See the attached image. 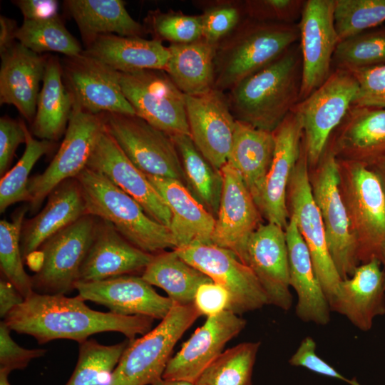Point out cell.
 Segmentation results:
<instances>
[{"instance_id": "cell-42", "label": "cell", "mask_w": 385, "mask_h": 385, "mask_svg": "<svg viewBox=\"0 0 385 385\" xmlns=\"http://www.w3.org/2000/svg\"><path fill=\"white\" fill-rule=\"evenodd\" d=\"M29 206L18 208L10 221H0V268L1 276L6 278L24 296L31 294V277L24 268L20 237L24 217Z\"/></svg>"}, {"instance_id": "cell-53", "label": "cell", "mask_w": 385, "mask_h": 385, "mask_svg": "<svg viewBox=\"0 0 385 385\" xmlns=\"http://www.w3.org/2000/svg\"><path fill=\"white\" fill-rule=\"evenodd\" d=\"M13 3L21 11L24 20L44 19L58 15V3L56 0H16Z\"/></svg>"}, {"instance_id": "cell-36", "label": "cell", "mask_w": 385, "mask_h": 385, "mask_svg": "<svg viewBox=\"0 0 385 385\" xmlns=\"http://www.w3.org/2000/svg\"><path fill=\"white\" fill-rule=\"evenodd\" d=\"M152 286L163 289L176 304H193L197 288L212 282L206 274L172 251H162L153 257L141 274Z\"/></svg>"}, {"instance_id": "cell-37", "label": "cell", "mask_w": 385, "mask_h": 385, "mask_svg": "<svg viewBox=\"0 0 385 385\" xmlns=\"http://www.w3.org/2000/svg\"><path fill=\"white\" fill-rule=\"evenodd\" d=\"M171 137L180 157L186 188L216 219L223 186L221 171L198 150L190 135H175Z\"/></svg>"}, {"instance_id": "cell-10", "label": "cell", "mask_w": 385, "mask_h": 385, "mask_svg": "<svg viewBox=\"0 0 385 385\" xmlns=\"http://www.w3.org/2000/svg\"><path fill=\"white\" fill-rule=\"evenodd\" d=\"M103 117L106 131L139 170L146 175L177 180L186 186L171 135L137 115L105 113Z\"/></svg>"}, {"instance_id": "cell-39", "label": "cell", "mask_w": 385, "mask_h": 385, "mask_svg": "<svg viewBox=\"0 0 385 385\" xmlns=\"http://www.w3.org/2000/svg\"><path fill=\"white\" fill-rule=\"evenodd\" d=\"M16 40L38 54L54 51L72 57L83 51L59 15L44 19L24 20L16 31Z\"/></svg>"}, {"instance_id": "cell-49", "label": "cell", "mask_w": 385, "mask_h": 385, "mask_svg": "<svg viewBox=\"0 0 385 385\" xmlns=\"http://www.w3.org/2000/svg\"><path fill=\"white\" fill-rule=\"evenodd\" d=\"M4 321L0 322V371L11 373L14 370L24 369L31 360L43 356V349H29L20 346L11 338Z\"/></svg>"}, {"instance_id": "cell-11", "label": "cell", "mask_w": 385, "mask_h": 385, "mask_svg": "<svg viewBox=\"0 0 385 385\" xmlns=\"http://www.w3.org/2000/svg\"><path fill=\"white\" fill-rule=\"evenodd\" d=\"M309 183L324 224L329 250L342 279L350 277L360 265L355 241L338 184L337 159L327 146L315 168L309 170Z\"/></svg>"}, {"instance_id": "cell-35", "label": "cell", "mask_w": 385, "mask_h": 385, "mask_svg": "<svg viewBox=\"0 0 385 385\" xmlns=\"http://www.w3.org/2000/svg\"><path fill=\"white\" fill-rule=\"evenodd\" d=\"M42 83L31 133L41 140L54 142L65 134L73 103L64 84L58 57H48Z\"/></svg>"}, {"instance_id": "cell-47", "label": "cell", "mask_w": 385, "mask_h": 385, "mask_svg": "<svg viewBox=\"0 0 385 385\" xmlns=\"http://www.w3.org/2000/svg\"><path fill=\"white\" fill-rule=\"evenodd\" d=\"M305 1L301 0H249L243 1L247 18L282 24H294L301 16Z\"/></svg>"}, {"instance_id": "cell-56", "label": "cell", "mask_w": 385, "mask_h": 385, "mask_svg": "<svg viewBox=\"0 0 385 385\" xmlns=\"http://www.w3.org/2000/svg\"><path fill=\"white\" fill-rule=\"evenodd\" d=\"M369 168L379 179L385 195V155L374 162Z\"/></svg>"}, {"instance_id": "cell-48", "label": "cell", "mask_w": 385, "mask_h": 385, "mask_svg": "<svg viewBox=\"0 0 385 385\" xmlns=\"http://www.w3.org/2000/svg\"><path fill=\"white\" fill-rule=\"evenodd\" d=\"M358 83L354 106L385 108V65L350 71Z\"/></svg>"}, {"instance_id": "cell-27", "label": "cell", "mask_w": 385, "mask_h": 385, "mask_svg": "<svg viewBox=\"0 0 385 385\" xmlns=\"http://www.w3.org/2000/svg\"><path fill=\"white\" fill-rule=\"evenodd\" d=\"M327 146L337 160L370 166L385 155V108L352 106Z\"/></svg>"}, {"instance_id": "cell-30", "label": "cell", "mask_w": 385, "mask_h": 385, "mask_svg": "<svg viewBox=\"0 0 385 385\" xmlns=\"http://www.w3.org/2000/svg\"><path fill=\"white\" fill-rule=\"evenodd\" d=\"M145 175L171 212L170 230L175 240V249L196 243L212 244L215 217L186 186L175 179Z\"/></svg>"}, {"instance_id": "cell-45", "label": "cell", "mask_w": 385, "mask_h": 385, "mask_svg": "<svg viewBox=\"0 0 385 385\" xmlns=\"http://www.w3.org/2000/svg\"><path fill=\"white\" fill-rule=\"evenodd\" d=\"M146 33L153 39L171 43H187L202 38L200 15H188L181 11H150L144 20Z\"/></svg>"}, {"instance_id": "cell-19", "label": "cell", "mask_w": 385, "mask_h": 385, "mask_svg": "<svg viewBox=\"0 0 385 385\" xmlns=\"http://www.w3.org/2000/svg\"><path fill=\"white\" fill-rule=\"evenodd\" d=\"M87 168L103 174L136 200L151 218L170 229L172 214L165 200L106 129L97 140Z\"/></svg>"}, {"instance_id": "cell-9", "label": "cell", "mask_w": 385, "mask_h": 385, "mask_svg": "<svg viewBox=\"0 0 385 385\" xmlns=\"http://www.w3.org/2000/svg\"><path fill=\"white\" fill-rule=\"evenodd\" d=\"M98 218L86 214L39 247L40 261L31 276L41 294H67L76 289L81 267L91 247Z\"/></svg>"}, {"instance_id": "cell-22", "label": "cell", "mask_w": 385, "mask_h": 385, "mask_svg": "<svg viewBox=\"0 0 385 385\" xmlns=\"http://www.w3.org/2000/svg\"><path fill=\"white\" fill-rule=\"evenodd\" d=\"M76 289L85 301L105 306L123 316H143L163 319L175 303L159 294L142 277L122 275L103 280L77 282Z\"/></svg>"}, {"instance_id": "cell-3", "label": "cell", "mask_w": 385, "mask_h": 385, "mask_svg": "<svg viewBox=\"0 0 385 385\" xmlns=\"http://www.w3.org/2000/svg\"><path fill=\"white\" fill-rule=\"evenodd\" d=\"M299 39L298 24L246 17L217 45L214 88L229 91L240 81L273 62Z\"/></svg>"}, {"instance_id": "cell-40", "label": "cell", "mask_w": 385, "mask_h": 385, "mask_svg": "<svg viewBox=\"0 0 385 385\" xmlns=\"http://www.w3.org/2000/svg\"><path fill=\"white\" fill-rule=\"evenodd\" d=\"M129 340L104 345L96 339L79 344L76 367L65 385H103L118 364Z\"/></svg>"}, {"instance_id": "cell-17", "label": "cell", "mask_w": 385, "mask_h": 385, "mask_svg": "<svg viewBox=\"0 0 385 385\" xmlns=\"http://www.w3.org/2000/svg\"><path fill=\"white\" fill-rule=\"evenodd\" d=\"M185 96L190 137L203 156L217 170L227 162L236 124L227 93L213 88Z\"/></svg>"}, {"instance_id": "cell-38", "label": "cell", "mask_w": 385, "mask_h": 385, "mask_svg": "<svg viewBox=\"0 0 385 385\" xmlns=\"http://www.w3.org/2000/svg\"><path fill=\"white\" fill-rule=\"evenodd\" d=\"M260 342L240 343L223 351L200 375L195 385H252Z\"/></svg>"}, {"instance_id": "cell-12", "label": "cell", "mask_w": 385, "mask_h": 385, "mask_svg": "<svg viewBox=\"0 0 385 385\" xmlns=\"http://www.w3.org/2000/svg\"><path fill=\"white\" fill-rule=\"evenodd\" d=\"M123 95L135 115L170 135H190L185 96L163 70L119 72Z\"/></svg>"}, {"instance_id": "cell-44", "label": "cell", "mask_w": 385, "mask_h": 385, "mask_svg": "<svg viewBox=\"0 0 385 385\" xmlns=\"http://www.w3.org/2000/svg\"><path fill=\"white\" fill-rule=\"evenodd\" d=\"M334 19L341 41L385 22V0H335Z\"/></svg>"}, {"instance_id": "cell-60", "label": "cell", "mask_w": 385, "mask_h": 385, "mask_svg": "<svg viewBox=\"0 0 385 385\" xmlns=\"http://www.w3.org/2000/svg\"><path fill=\"white\" fill-rule=\"evenodd\" d=\"M348 384H350V385H361V384H359V383L357 381V380H356V378H353V379H349Z\"/></svg>"}, {"instance_id": "cell-41", "label": "cell", "mask_w": 385, "mask_h": 385, "mask_svg": "<svg viewBox=\"0 0 385 385\" xmlns=\"http://www.w3.org/2000/svg\"><path fill=\"white\" fill-rule=\"evenodd\" d=\"M26 133V148L24 152L16 163L0 180V212L3 213L9 206L19 202L30 200L28 183L30 173L41 156L52 150L54 142L48 140H37L24 126Z\"/></svg>"}, {"instance_id": "cell-29", "label": "cell", "mask_w": 385, "mask_h": 385, "mask_svg": "<svg viewBox=\"0 0 385 385\" xmlns=\"http://www.w3.org/2000/svg\"><path fill=\"white\" fill-rule=\"evenodd\" d=\"M285 234L289 282L297 295L296 315L303 322L326 325L330 320L329 302L317 276L309 250L291 215Z\"/></svg>"}, {"instance_id": "cell-6", "label": "cell", "mask_w": 385, "mask_h": 385, "mask_svg": "<svg viewBox=\"0 0 385 385\" xmlns=\"http://www.w3.org/2000/svg\"><path fill=\"white\" fill-rule=\"evenodd\" d=\"M200 317L193 304H175L157 327L129 340L103 385H150L163 378L175 345Z\"/></svg>"}, {"instance_id": "cell-25", "label": "cell", "mask_w": 385, "mask_h": 385, "mask_svg": "<svg viewBox=\"0 0 385 385\" xmlns=\"http://www.w3.org/2000/svg\"><path fill=\"white\" fill-rule=\"evenodd\" d=\"M152 257L153 255L130 243L111 224L98 218L78 282H95L138 272L142 274Z\"/></svg>"}, {"instance_id": "cell-20", "label": "cell", "mask_w": 385, "mask_h": 385, "mask_svg": "<svg viewBox=\"0 0 385 385\" xmlns=\"http://www.w3.org/2000/svg\"><path fill=\"white\" fill-rule=\"evenodd\" d=\"M274 150L257 207L262 217L285 230L289 221L287 191L300 155L303 128L299 116L291 111L272 132Z\"/></svg>"}, {"instance_id": "cell-55", "label": "cell", "mask_w": 385, "mask_h": 385, "mask_svg": "<svg viewBox=\"0 0 385 385\" xmlns=\"http://www.w3.org/2000/svg\"><path fill=\"white\" fill-rule=\"evenodd\" d=\"M19 27L16 21L3 15L0 16V53L10 48L16 41Z\"/></svg>"}, {"instance_id": "cell-28", "label": "cell", "mask_w": 385, "mask_h": 385, "mask_svg": "<svg viewBox=\"0 0 385 385\" xmlns=\"http://www.w3.org/2000/svg\"><path fill=\"white\" fill-rule=\"evenodd\" d=\"M43 209L24 220L20 237L24 262L51 236L87 213L82 190L76 178L63 181L47 196Z\"/></svg>"}, {"instance_id": "cell-13", "label": "cell", "mask_w": 385, "mask_h": 385, "mask_svg": "<svg viewBox=\"0 0 385 385\" xmlns=\"http://www.w3.org/2000/svg\"><path fill=\"white\" fill-rule=\"evenodd\" d=\"M287 205L289 216L294 217L296 221L329 302L342 278L331 257L322 217L312 193L304 139L289 181Z\"/></svg>"}, {"instance_id": "cell-34", "label": "cell", "mask_w": 385, "mask_h": 385, "mask_svg": "<svg viewBox=\"0 0 385 385\" xmlns=\"http://www.w3.org/2000/svg\"><path fill=\"white\" fill-rule=\"evenodd\" d=\"M217 46L202 37L187 43H171L165 72L186 96H198L215 86V58Z\"/></svg>"}, {"instance_id": "cell-4", "label": "cell", "mask_w": 385, "mask_h": 385, "mask_svg": "<svg viewBox=\"0 0 385 385\" xmlns=\"http://www.w3.org/2000/svg\"><path fill=\"white\" fill-rule=\"evenodd\" d=\"M76 178L88 214L109 222L130 243L149 254L175 248L170 229L151 218L136 200L103 174L86 168Z\"/></svg>"}, {"instance_id": "cell-16", "label": "cell", "mask_w": 385, "mask_h": 385, "mask_svg": "<svg viewBox=\"0 0 385 385\" xmlns=\"http://www.w3.org/2000/svg\"><path fill=\"white\" fill-rule=\"evenodd\" d=\"M334 4L335 0L305 1L298 24L302 63L299 101L332 72V58L339 42L334 26Z\"/></svg>"}, {"instance_id": "cell-2", "label": "cell", "mask_w": 385, "mask_h": 385, "mask_svg": "<svg viewBox=\"0 0 385 385\" xmlns=\"http://www.w3.org/2000/svg\"><path fill=\"white\" fill-rule=\"evenodd\" d=\"M302 55L295 43L273 62L240 81L227 95L235 118L273 132L299 101Z\"/></svg>"}, {"instance_id": "cell-14", "label": "cell", "mask_w": 385, "mask_h": 385, "mask_svg": "<svg viewBox=\"0 0 385 385\" xmlns=\"http://www.w3.org/2000/svg\"><path fill=\"white\" fill-rule=\"evenodd\" d=\"M188 264L230 294L229 311L241 314L270 304L267 295L251 268L231 251L212 244L196 243L174 249Z\"/></svg>"}, {"instance_id": "cell-8", "label": "cell", "mask_w": 385, "mask_h": 385, "mask_svg": "<svg viewBox=\"0 0 385 385\" xmlns=\"http://www.w3.org/2000/svg\"><path fill=\"white\" fill-rule=\"evenodd\" d=\"M103 113H89L76 104L73 108L64 138L46 169L29 178V211L38 212L51 191L64 180L76 178L86 168L101 134L105 130Z\"/></svg>"}, {"instance_id": "cell-59", "label": "cell", "mask_w": 385, "mask_h": 385, "mask_svg": "<svg viewBox=\"0 0 385 385\" xmlns=\"http://www.w3.org/2000/svg\"><path fill=\"white\" fill-rule=\"evenodd\" d=\"M9 373L0 371V385H11L9 381Z\"/></svg>"}, {"instance_id": "cell-32", "label": "cell", "mask_w": 385, "mask_h": 385, "mask_svg": "<svg viewBox=\"0 0 385 385\" xmlns=\"http://www.w3.org/2000/svg\"><path fill=\"white\" fill-rule=\"evenodd\" d=\"M63 4L86 47L101 35L143 37L146 34L144 25L131 17L122 0H66Z\"/></svg>"}, {"instance_id": "cell-24", "label": "cell", "mask_w": 385, "mask_h": 385, "mask_svg": "<svg viewBox=\"0 0 385 385\" xmlns=\"http://www.w3.org/2000/svg\"><path fill=\"white\" fill-rule=\"evenodd\" d=\"M381 262L374 258L360 264L342 279L329 301L331 311L345 316L361 331L371 329L376 317L385 314V285Z\"/></svg>"}, {"instance_id": "cell-1", "label": "cell", "mask_w": 385, "mask_h": 385, "mask_svg": "<svg viewBox=\"0 0 385 385\" xmlns=\"http://www.w3.org/2000/svg\"><path fill=\"white\" fill-rule=\"evenodd\" d=\"M85 302L79 295L34 292L3 320L11 331L30 335L41 344L62 339L80 344L93 334L106 332H120L133 340L153 329L151 318L96 311Z\"/></svg>"}, {"instance_id": "cell-21", "label": "cell", "mask_w": 385, "mask_h": 385, "mask_svg": "<svg viewBox=\"0 0 385 385\" xmlns=\"http://www.w3.org/2000/svg\"><path fill=\"white\" fill-rule=\"evenodd\" d=\"M246 320L225 310L207 317L171 357L163 378L195 383L202 371L222 352L226 344L245 327Z\"/></svg>"}, {"instance_id": "cell-57", "label": "cell", "mask_w": 385, "mask_h": 385, "mask_svg": "<svg viewBox=\"0 0 385 385\" xmlns=\"http://www.w3.org/2000/svg\"><path fill=\"white\" fill-rule=\"evenodd\" d=\"M150 385H195V384L183 380L167 379L161 378Z\"/></svg>"}, {"instance_id": "cell-54", "label": "cell", "mask_w": 385, "mask_h": 385, "mask_svg": "<svg viewBox=\"0 0 385 385\" xmlns=\"http://www.w3.org/2000/svg\"><path fill=\"white\" fill-rule=\"evenodd\" d=\"M25 298L19 291L4 277L0 279V317H5L15 307L21 304Z\"/></svg>"}, {"instance_id": "cell-58", "label": "cell", "mask_w": 385, "mask_h": 385, "mask_svg": "<svg viewBox=\"0 0 385 385\" xmlns=\"http://www.w3.org/2000/svg\"><path fill=\"white\" fill-rule=\"evenodd\" d=\"M379 260L383 267V272L384 275V285H385V244L383 245L379 256Z\"/></svg>"}, {"instance_id": "cell-33", "label": "cell", "mask_w": 385, "mask_h": 385, "mask_svg": "<svg viewBox=\"0 0 385 385\" xmlns=\"http://www.w3.org/2000/svg\"><path fill=\"white\" fill-rule=\"evenodd\" d=\"M274 150L272 132L236 120L227 163L240 173L257 205L272 164Z\"/></svg>"}, {"instance_id": "cell-43", "label": "cell", "mask_w": 385, "mask_h": 385, "mask_svg": "<svg viewBox=\"0 0 385 385\" xmlns=\"http://www.w3.org/2000/svg\"><path fill=\"white\" fill-rule=\"evenodd\" d=\"M381 65H385V27L339 41L332 58L334 69L349 71Z\"/></svg>"}, {"instance_id": "cell-51", "label": "cell", "mask_w": 385, "mask_h": 385, "mask_svg": "<svg viewBox=\"0 0 385 385\" xmlns=\"http://www.w3.org/2000/svg\"><path fill=\"white\" fill-rule=\"evenodd\" d=\"M316 347V342L312 337L309 336L304 337L296 351L289 358V363L292 366H302L318 374L349 383V379L339 373L317 354Z\"/></svg>"}, {"instance_id": "cell-31", "label": "cell", "mask_w": 385, "mask_h": 385, "mask_svg": "<svg viewBox=\"0 0 385 385\" xmlns=\"http://www.w3.org/2000/svg\"><path fill=\"white\" fill-rule=\"evenodd\" d=\"M83 52L120 73L143 69L165 71L169 58L168 47L162 41L116 34L99 36Z\"/></svg>"}, {"instance_id": "cell-46", "label": "cell", "mask_w": 385, "mask_h": 385, "mask_svg": "<svg viewBox=\"0 0 385 385\" xmlns=\"http://www.w3.org/2000/svg\"><path fill=\"white\" fill-rule=\"evenodd\" d=\"M202 37L217 46L246 18L243 1H212L202 3Z\"/></svg>"}, {"instance_id": "cell-23", "label": "cell", "mask_w": 385, "mask_h": 385, "mask_svg": "<svg viewBox=\"0 0 385 385\" xmlns=\"http://www.w3.org/2000/svg\"><path fill=\"white\" fill-rule=\"evenodd\" d=\"M245 264L255 273L269 304L289 310L292 296L285 230L272 222H262L247 241Z\"/></svg>"}, {"instance_id": "cell-26", "label": "cell", "mask_w": 385, "mask_h": 385, "mask_svg": "<svg viewBox=\"0 0 385 385\" xmlns=\"http://www.w3.org/2000/svg\"><path fill=\"white\" fill-rule=\"evenodd\" d=\"M0 104L12 105L32 123L48 56L16 41L0 53Z\"/></svg>"}, {"instance_id": "cell-18", "label": "cell", "mask_w": 385, "mask_h": 385, "mask_svg": "<svg viewBox=\"0 0 385 385\" xmlns=\"http://www.w3.org/2000/svg\"><path fill=\"white\" fill-rule=\"evenodd\" d=\"M220 171L223 186L212 245L232 252L245 264L247 241L263 217L237 170L227 162Z\"/></svg>"}, {"instance_id": "cell-7", "label": "cell", "mask_w": 385, "mask_h": 385, "mask_svg": "<svg viewBox=\"0 0 385 385\" xmlns=\"http://www.w3.org/2000/svg\"><path fill=\"white\" fill-rule=\"evenodd\" d=\"M358 83L353 74L334 69L328 78L292 111L299 118L309 170L317 166L329 139L353 105Z\"/></svg>"}, {"instance_id": "cell-5", "label": "cell", "mask_w": 385, "mask_h": 385, "mask_svg": "<svg viewBox=\"0 0 385 385\" xmlns=\"http://www.w3.org/2000/svg\"><path fill=\"white\" fill-rule=\"evenodd\" d=\"M338 184L356 243L359 264L379 260L385 244V195L366 165L337 160Z\"/></svg>"}, {"instance_id": "cell-15", "label": "cell", "mask_w": 385, "mask_h": 385, "mask_svg": "<svg viewBox=\"0 0 385 385\" xmlns=\"http://www.w3.org/2000/svg\"><path fill=\"white\" fill-rule=\"evenodd\" d=\"M63 80L73 103L93 113L135 115L120 83L119 72L83 52L63 59Z\"/></svg>"}, {"instance_id": "cell-50", "label": "cell", "mask_w": 385, "mask_h": 385, "mask_svg": "<svg viewBox=\"0 0 385 385\" xmlns=\"http://www.w3.org/2000/svg\"><path fill=\"white\" fill-rule=\"evenodd\" d=\"M25 123L9 116L0 118V175H4L10 169L18 146L26 141Z\"/></svg>"}, {"instance_id": "cell-52", "label": "cell", "mask_w": 385, "mask_h": 385, "mask_svg": "<svg viewBox=\"0 0 385 385\" xmlns=\"http://www.w3.org/2000/svg\"><path fill=\"white\" fill-rule=\"evenodd\" d=\"M230 301V294L222 286L209 282L197 288L193 304L200 316L209 317L227 310Z\"/></svg>"}]
</instances>
